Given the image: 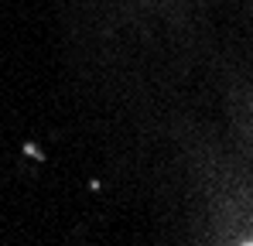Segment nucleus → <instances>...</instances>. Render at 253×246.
I'll return each instance as SVG.
<instances>
[]
</instances>
